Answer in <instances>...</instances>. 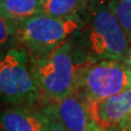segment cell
Instances as JSON below:
<instances>
[{
    "label": "cell",
    "mask_w": 131,
    "mask_h": 131,
    "mask_svg": "<svg viewBox=\"0 0 131 131\" xmlns=\"http://www.w3.org/2000/svg\"><path fill=\"white\" fill-rule=\"evenodd\" d=\"M28 55L39 91L40 105L74 92L80 69L91 63L72 37L48 51Z\"/></svg>",
    "instance_id": "1"
},
{
    "label": "cell",
    "mask_w": 131,
    "mask_h": 131,
    "mask_svg": "<svg viewBox=\"0 0 131 131\" xmlns=\"http://www.w3.org/2000/svg\"><path fill=\"white\" fill-rule=\"evenodd\" d=\"M79 40H74L90 62L98 60H124L130 39L119 20L104 0H90Z\"/></svg>",
    "instance_id": "2"
},
{
    "label": "cell",
    "mask_w": 131,
    "mask_h": 131,
    "mask_svg": "<svg viewBox=\"0 0 131 131\" xmlns=\"http://www.w3.org/2000/svg\"><path fill=\"white\" fill-rule=\"evenodd\" d=\"M0 103L11 106L40 105L30 55L23 47L0 52Z\"/></svg>",
    "instance_id": "3"
},
{
    "label": "cell",
    "mask_w": 131,
    "mask_h": 131,
    "mask_svg": "<svg viewBox=\"0 0 131 131\" xmlns=\"http://www.w3.org/2000/svg\"><path fill=\"white\" fill-rule=\"evenodd\" d=\"M82 24L81 19L55 18L40 13L16 26L14 40L28 54L45 52L72 37Z\"/></svg>",
    "instance_id": "4"
},
{
    "label": "cell",
    "mask_w": 131,
    "mask_h": 131,
    "mask_svg": "<svg viewBox=\"0 0 131 131\" xmlns=\"http://www.w3.org/2000/svg\"><path fill=\"white\" fill-rule=\"evenodd\" d=\"M131 88V68L122 60H98L85 64L78 74L75 92L86 103L105 100Z\"/></svg>",
    "instance_id": "5"
},
{
    "label": "cell",
    "mask_w": 131,
    "mask_h": 131,
    "mask_svg": "<svg viewBox=\"0 0 131 131\" xmlns=\"http://www.w3.org/2000/svg\"><path fill=\"white\" fill-rule=\"evenodd\" d=\"M40 107L54 115L68 131H91L97 126L88 103L75 91L58 101L44 103Z\"/></svg>",
    "instance_id": "6"
},
{
    "label": "cell",
    "mask_w": 131,
    "mask_h": 131,
    "mask_svg": "<svg viewBox=\"0 0 131 131\" xmlns=\"http://www.w3.org/2000/svg\"><path fill=\"white\" fill-rule=\"evenodd\" d=\"M90 113L101 128H118L131 118V88L105 100L88 103Z\"/></svg>",
    "instance_id": "7"
},
{
    "label": "cell",
    "mask_w": 131,
    "mask_h": 131,
    "mask_svg": "<svg viewBox=\"0 0 131 131\" xmlns=\"http://www.w3.org/2000/svg\"><path fill=\"white\" fill-rule=\"evenodd\" d=\"M45 113L39 106H10L0 113V131H42Z\"/></svg>",
    "instance_id": "8"
},
{
    "label": "cell",
    "mask_w": 131,
    "mask_h": 131,
    "mask_svg": "<svg viewBox=\"0 0 131 131\" xmlns=\"http://www.w3.org/2000/svg\"><path fill=\"white\" fill-rule=\"evenodd\" d=\"M42 13V0H0V14L15 25Z\"/></svg>",
    "instance_id": "9"
},
{
    "label": "cell",
    "mask_w": 131,
    "mask_h": 131,
    "mask_svg": "<svg viewBox=\"0 0 131 131\" xmlns=\"http://www.w3.org/2000/svg\"><path fill=\"white\" fill-rule=\"evenodd\" d=\"M90 0H42V13L55 18H77L84 13Z\"/></svg>",
    "instance_id": "10"
},
{
    "label": "cell",
    "mask_w": 131,
    "mask_h": 131,
    "mask_svg": "<svg viewBox=\"0 0 131 131\" xmlns=\"http://www.w3.org/2000/svg\"><path fill=\"white\" fill-rule=\"evenodd\" d=\"M108 6L119 20L131 42V0H110Z\"/></svg>",
    "instance_id": "11"
},
{
    "label": "cell",
    "mask_w": 131,
    "mask_h": 131,
    "mask_svg": "<svg viewBox=\"0 0 131 131\" xmlns=\"http://www.w3.org/2000/svg\"><path fill=\"white\" fill-rule=\"evenodd\" d=\"M16 26L18 25L10 22L0 14V46L9 42L11 38H14Z\"/></svg>",
    "instance_id": "12"
},
{
    "label": "cell",
    "mask_w": 131,
    "mask_h": 131,
    "mask_svg": "<svg viewBox=\"0 0 131 131\" xmlns=\"http://www.w3.org/2000/svg\"><path fill=\"white\" fill-rule=\"evenodd\" d=\"M43 112L45 113L46 119H45V124H44L42 131H68V129L66 128L52 114L48 113L47 110H45V109H43Z\"/></svg>",
    "instance_id": "13"
},
{
    "label": "cell",
    "mask_w": 131,
    "mask_h": 131,
    "mask_svg": "<svg viewBox=\"0 0 131 131\" xmlns=\"http://www.w3.org/2000/svg\"><path fill=\"white\" fill-rule=\"evenodd\" d=\"M114 131H131V118L128 119L124 125H121L118 128H114Z\"/></svg>",
    "instance_id": "14"
},
{
    "label": "cell",
    "mask_w": 131,
    "mask_h": 131,
    "mask_svg": "<svg viewBox=\"0 0 131 131\" xmlns=\"http://www.w3.org/2000/svg\"><path fill=\"white\" fill-rule=\"evenodd\" d=\"M124 62H126L127 64L129 66V67L131 68V48L129 49V51H128V54L126 55V57H125V59L122 60Z\"/></svg>",
    "instance_id": "15"
},
{
    "label": "cell",
    "mask_w": 131,
    "mask_h": 131,
    "mask_svg": "<svg viewBox=\"0 0 131 131\" xmlns=\"http://www.w3.org/2000/svg\"><path fill=\"white\" fill-rule=\"evenodd\" d=\"M91 131H114L113 129H106V128H101L100 126H96L95 128H93Z\"/></svg>",
    "instance_id": "16"
}]
</instances>
